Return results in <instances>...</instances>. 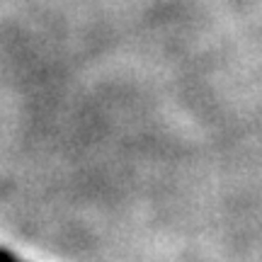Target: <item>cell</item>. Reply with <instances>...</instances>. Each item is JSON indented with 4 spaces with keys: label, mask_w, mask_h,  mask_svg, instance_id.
I'll list each match as a JSON object with an SVG mask.
<instances>
[{
    "label": "cell",
    "mask_w": 262,
    "mask_h": 262,
    "mask_svg": "<svg viewBox=\"0 0 262 262\" xmlns=\"http://www.w3.org/2000/svg\"><path fill=\"white\" fill-rule=\"evenodd\" d=\"M0 262H25L22 257H17L15 253H10L5 248H0Z\"/></svg>",
    "instance_id": "cell-1"
}]
</instances>
